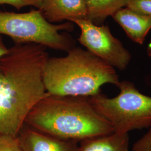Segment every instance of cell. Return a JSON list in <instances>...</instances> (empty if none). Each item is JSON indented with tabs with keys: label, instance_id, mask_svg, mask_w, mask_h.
Listing matches in <instances>:
<instances>
[{
	"label": "cell",
	"instance_id": "cell-15",
	"mask_svg": "<svg viewBox=\"0 0 151 151\" xmlns=\"http://www.w3.org/2000/svg\"><path fill=\"white\" fill-rule=\"evenodd\" d=\"M132 151H151V128L145 135L135 142Z\"/></svg>",
	"mask_w": 151,
	"mask_h": 151
},
{
	"label": "cell",
	"instance_id": "cell-9",
	"mask_svg": "<svg viewBox=\"0 0 151 151\" xmlns=\"http://www.w3.org/2000/svg\"><path fill=\"white\" fill-rule=\"evenodd\" d=\"M112 17L133 42L140 45L144 43L151 29V16L125 7L116 12Z\"/></svg>",
	"mask_w": 151,
	"mask_h": 151
},
{
	"label": "cell",
	"instance_id": "cell-6",
	"mask_svg": "<svg viewBox=\"0 0 151 151\" xmlns=\"http://www.w3.org/2000/svg\"><path fill=\"white\" fill-rule=\"evenodd\" d=\"M81 29L78 42L88 51L114 68L124 70L129 65L132 55L108 26H99L86 19H71Z\"/></svg>",
	"mask_w": 151,
	"mask_h": 151
},
{
	"label": "cell",
	"instance_id": "cell-14",
	"mask_svg": "<svg viewBox=\"0 0 151 151\" xmlns=\"http://www.w3.org/2000/svg\"><path fill=\"white\" fill-rule=\"evenodd\" d=\"M42 0H0L1 5H9L15 7L17 10L27 6H33L38 9L41 5Z\"/></svg>",
	"mask_w": 151,
	"mask_h": 151
},
{
	"label": "cell",
	"instance_id": "cell-13",
	"mask_svg": "<svg viewBox=\"0 0 151 151\" xmlns=\"http://www.w3.org/2000/svg\"><path fill=\"white\" fill-rule=\"evenodd\" d=\"M126 7L142 14L151 16V0H129Z\"/></svg>",
	"mask_w": 151,
	"mask_h": 151
},
{
	"label": "cell",
	"instance_id": "cell-17",
	"mask_svg": "<svg viewBox=\"0 0 151 151\" xmlns=\"http://www.w3.org/2000/svg\"><path fill=\"white\" fill-rule=\"evenodd\" d=\"M147 53L148 56L151 58V40L148 45V47L147 48Z\"/></svg>",
	"mask_w": 151,
	"mask_h": 151
},
{
	"label": "cell",
	"instance_id": "cell-3",
	"mask_svg": "<svg viewBox=\"0 0 151 151\" xmlns=\"http://www.w3.org/2000/svg\"><path fill=\"white\" fill-rule=\"evenodd\" d=\"M65 57H49L44 72L49 94L90 97L101 92V87L120 82L115 68L87 50L74 47Z\"/></svg>",
	"mask_w": 151,
	"mask_h": 151
},
{
	"label": "cell",
	"instance_id": "cell-10",
	"mask_svg": "<svg viewBox=\"0 0 151 151\" xmlns=\"http://www.w3.org/2000/svg\"><path fill=\"white\" fill-rule=\"evenodd\" d=\"M128 133H114L80 142L77 151H129Z\"/></svg>",
	"mask_w": 151,
	"mask_h": 151
},
{
	"label": "cell",
	"instance_id": "cell-7",
	"mask_svg": "<svg viewBox=\"0 0 151 151\" xmlns=\"http://www.w3.org/2000/svg\"><path fill=\"white\" fill-rule=\"evenodd\" d=\"M24 151H77L78 142L61 139L24 124L16 136Z\"/></svg>",
	"mask_w": 151,
	"mask_h": 151
},
{
	"label": "cell",
	"instance_id": "cell-5",
	"mask_svg": "<svg viewBox=\"0 0 151 151\" xmlns=\"http://www.w3.org/2000/svg\"><path fill=\"white\" fill-rule=\"evenodd\" d=\"M73 24H53L48 22L38 10L16 13L0 11V35H5L15 43L39 44L47 48L68 52L75 47V42L66 32L72 31Z\"/></svg>",
	"mask_w": 151,
	"mask_h": 151
},
{
	"label": "cell",
	"instance_id": "cell-11",
	"mask_svg": "<svg viewBox=\"0 0 151 151\" xmlns=\"http://www.w3.org/2000/svg\"><path fill=\"white\" fill-rule=\"evenodd\" d=\"M87 9L86 20L98 25L108 16H113L127 7L129 0H84Z\"/></svg>",
	"mask_w": 151,
	"mask_h": 151
},
{
	"label": "cell",
	"instance_id": "cell-8",
	"mask_svg": "<svg viewBox=\"0 0 151 151\" xmlns=\"http://www.w3.org/2000/svg\"><path fill=\"white\" fill-rule=\"evenodd\" d=\"M39 10L48 22L53 23L71 19H86L84 0H42Z\"/></svg>",
	"mask_w": 151,
	"mask_h": 151
},
{
	"label": "cell",
	"instance_id": "cell-2",
	"mask_svg": "<svg viewBox=\"0 0 151 151\" xmlns=\"http://www.w3.org/2000/svg\"><path fill=\"white\" fill-rule=\"evenodd\" d=\"M25 124L44 134L78 142L114 133L87 97L48 93L32 108Z\"/></svg>",
	"mask_w": 151,
	"mask_h": 151
},
{
	"label": "cell",
	"instance_id": "cell-4",
	"mask_svg": "<svg viewBox=\"0 0 151 151\" xmlns=\"http://www.w3.org/2000/svg\"><path fill=\"white\" fill-rule=\"evenodd\" d=\"M119 94L109 97L100 92L88 97L93 107L111 125L114 133L151 128V97L143 94L129 81H120Z\"/></svg>",
	"mask_w": 151,
	"mask_h": 151
},
{
	"label": "cell",
	"instance_id": "cell-1",
	"mask_svg": "<svg viewBox=\"0 0 151 151\" xmlns=\"http://www.w3.org/2000/svg\"><path fill=\"white\" fill-rule=\"evenodd\" d=\"M47 47L15 43L0 58V133L16 137L28 114L48 93L44 72Z\"/></svg>",
	"mask_w": 151,
	"mask_h": 151
},
{
	"label": "cell",
	"instance_id": "cell-16",
	"mask_svg": "<svg viewBox=\"0 0 151 151\" xmlns=\"http://www.w3.org/2000/svg\"><path fill=\"white\" fill-rule=\"evenodd\" d=\"M9 48H7L4 43L2 38L0 35V58L5 55L9 52Z\"/></svg>",
	"mask_w": 151,
	"mask_h": 151
},
{
	"label": "cell",
	"instance_id": "cell-12",
	"mask_svg": "<svg viewBox=\"0 0 151 151\" xmlns=\"http://www.w3.org/2000/svg\"><path fill=\"white\" fill-rule=\"evenodd\" d=\"M0 151H24L17 137L0 133Z\"/></svg>",
	"mask_w": 151,
	"mask_h": 151
}]
</instances>
